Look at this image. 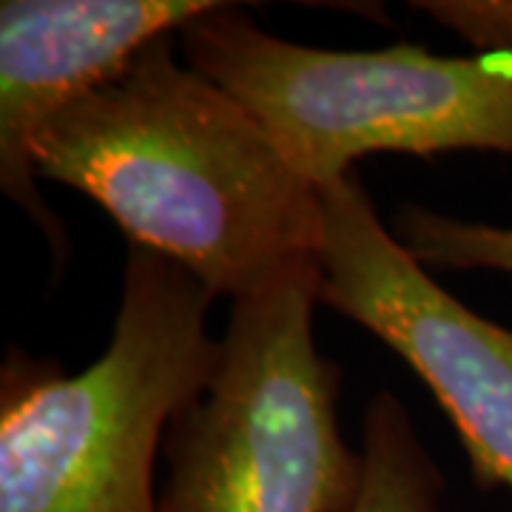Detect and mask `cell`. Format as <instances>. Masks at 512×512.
<instances>
[{
	"label": "cell",
	"mask_w": 512,
	"mask_h": 512,
	"mask_svg": "<svg viewBox=\"0 0 512 512\" xmlns=\"http://www.w3.org/2000/svg\"><path fill=\"white\" fill-rule=\"evenodd\" d=\"M32 163L214 299L237 302L319 254L322 191L237 97L185 63L177 32L60 111L37 134Z\"/></svg>",
	"instance_id": "6da1fadb"
},
{
	"label": "cell",
	"mask_w": 512,
	"mask_h": 512,
	"mask_svg": "<svg viewBox=\"0 0 512 512\" xmlns=\"http://www.w3.org/2000/svg\"><path fill=\"white\" fill-rule=\"evenodd\" d=\"M214 293L128 245L106 353L80 373L9 350L0 370V512H160L154 461L220 356Z\"/></svg>",
	"instance_id": "7a4b0ae2"
},
{
	"label": "cell",
	"mask_w": 512,
	"mask_h": 512,
	"mask_svg": "<svg viewBox=\"0 0 512 512\" xmlns=\"http://www.w3.org/2000/svg\"><path fill=\"white\" fill-rule=\"evenodd\" d=\"M177 43L185 63L237 97L316 188L382 151L512 157V52L444 57L413 43L313 49L259 29L237 3L185 23Z\"/></svg>",
	"instance_id": "3957f363"
},
{
	"label": "cell",
	"mask_w": 512,
	"mask_h": 512,
	"mask_svg": "<svg viewBox=\"0 0 512 512\" xmlns=\"http://www.w3.org/2000/svg\"><path fill=\"white\" fill-rule=\"evenodd\" d=\"M319 262L234 302L200 396L165 436L160 512H350L362 450L339 427L342 370L313 339Z\"/></svg>",
	"instance_id": "277c9868"
},
{
	"label": "cell",
	"mask_w": 512,
	"mask_h": 512,
	"mask_svg": "<svg viewBox=\"0 0 512 512\" xmlns=\"http://www.w3.org/2000/svg\"><path fill=\"white\" fill-rule=\"evenodd\" d=\"M322 191L319 305L382 339L456 427L478 490H512V330L404 251L356 174Z\"/></svg>",
	"instance_id": "5b68a950"
},
{
	"label": "cell",
	"mask_w": 512,
	"mask_h": 512,
	"mask_svg": "<svg viewBox=\"0 0 512 512\" xmlns=\"http://www.w3.org/2000/svg\"><path fill=\"white\" fill-rule=\"evenodd\" d=\"M214 0H3L0 3V188L52 245L69 239L37 191L32 146L63 109L97 92L157 37L214 12Z\"/></svg>",
	"instance_id": "8992f818"
},
{
	"label": "cell",
	"mask_w": 512,
	"mask_h": 512,
	"mask_svg": "<svg viewBox=\"0 0 512 512\" xmlns=\"http://www.w3.org/2000/svg\"><path fill=\"white\" fill-rule=\"evenodd\" d=\"M365 476L350 512H441L444 476L390 390L376 393L362 430Z\"/></svg>",
	"instance_id": "52a82bcc"
},
{
	"label": "cell",
	"mask_w": 512,
	"mask_h": 512,
	"mask_svg": "<svg viewBox=\"0 0 512 512\" xmlns=\"http://www.w3.org/2000/svg\"><path fill=\"white\" fill-rule=\"evenodd\" d=\"M396 239L419 265L447 271H501L512 276V228L458 220L421 205L396 214Z\"/></svg>",
	"instance_id": "ba28073f"
},
{
	"label": "cell",
	"mask_w": 512,
	"mask_h": 512,
	"mask_svg": "<svg viewBox=\"0 0 512 512\" xmlns=\"http://www.w3.org/2000/svg\"><path fill=\"white\" fill-rule=\"evenodd\" d=\"M413 9L464 37L476 55L512 52V0H421Z\"/></svg>",
	"instance_id": "9c48e42d"
}]
</instances>
